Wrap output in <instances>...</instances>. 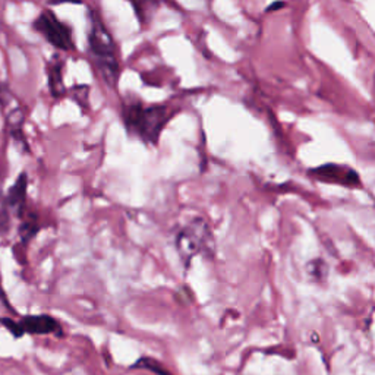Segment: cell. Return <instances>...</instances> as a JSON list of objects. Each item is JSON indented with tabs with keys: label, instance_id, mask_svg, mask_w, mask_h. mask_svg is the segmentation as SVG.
<instances>
[{
	"label": "cell",
	"instance_id": "obj_1",
	"mask_svg": "<svg viewBox=\"0 0 375 375\" xmlns=\"http://www.w3.org/2000/svg\"><path fill=\"white\" fill-rule=\"evenodd\" d=\"M123 123L129 134L135 135L142 142L156 145L166 123L171 119V110L166 106H144L134 99L126 102L122 109Z\"/></svg>",
	"mask_w": 375,
	"mask_h": 375
},
{
	"label": "cell",
	"instance_id": "obj_2",
	"mask_svg": "<svg viewBox=\"0 0 375 375\" xmlns=\"http://www.w3.org/2000/svg\"><path fill=\"white\" fill-rule=\"evenodd\" d=\"M90 50L97 62L102 77L109 87H116L119 78V63L116 56V46L110 32L104 27L96 12L90 13Z\"/></svg>",
	"mask_w": 375,
	"mask_h": 375
},
{
	"label": "cell",
	"instance_id": "obj_3",
	"mask_svg": "<svg viewBox=\"0 0 375 375\" xmlns=\"http://www.w3.org/2000/svg\"><path fill=\"white\" fill-rule=\"evenodd\" d=\"M176 247L186 267L190 266L192 257L198 254H207L211 257L216 250L213 233L209 224L202 219L192 220L179 232L176 238Z\"/></svg>",
	"mask_w": 375,
	"mask_h": 375
},
{
	"label": "cell",
	"instance_id": "obj_4",
	"mask_svg": "<svg viewBox=\"0 0 375 375\" xmlns=\"http://www.w3.org/2000/svg\"><path fill=\"white\" fill-rule=\"evenodd\" d=\"M34 30L40 32L44 39L61 50H72L73 40L70 28L59 21V18L50 11H44L34 21Z\"/></svg>",
	"mask_w": 375,
	"mask_h": 375
},
{
	"label": "cell",
	"instance_id": "obj_5",
	"mask_svg": "<svg viewBox=\"0 0 375 375\" xmlns=\"http://www.w3.org/2000/svg\"><path fill=\"white\" fill-rule=\"evenodd\" d=\"M2 326H5L15 337H23L25 333L30 334H54L62 337L63 330L61 324L50 315H30L23 318L21 321H12L9 318L0 320Z\"/></svg>",
	"mask_w": 375,
	"mask_h": 375
},
{
	"label": "cell",
	"instance_id": "obj_6",
	"mask_svg": "<svg viewBox=\"0 0 375 375\" xmlns=\"http://www.w3.org/2000/svg\"><path fill=\"white\" fill-rule=\"evenodd\" d=\"M311 175H314L316 179L328 183H339L348 188L359 186L361 179L359 175L356 173L353 168L340 166V164H324L320 167H315L311 171Z\"/></svg>",
	"mask_w": 375,
	"mask_h": 375
},
{
	"label": "cell",
	"instance_id": "obj_7",
	"mask_svg": "<svg viewBox=\"0 0 375 375\" xmlns=\"http://www.w3.org/2000/svg\"><path fill=\"white\" fill-rule=\"evenodd\" d=\"M27 188H28L27 175L21 173V176L16 179L15 185L11 188L9 192L6 194V202L9 205V209H13L20 217H23L24 209H25Z\"/></svg>",
	"mask_w": 375,
	"mask_h": 375
},
{
	"label": "cell",
	"instance_id": "obj_8",
	"mask_svg": "<svg viewBox=\"0 0 375 375\" xmlns=\"http://www.w3.org/2000/svg\"><path fill=\"white\" fill-rule=\"evenodd\" d=\"M142 25L149 24L160 6V0H129Z\"/></svg>",
	"mask_w": 375,
	"mask_h": 375
},
{
	"label": "cell",
	"instance_id": "obj_9",
	"mask_svg": "<svg viewBox=\"0 0 375 375\" xmlns=\"http://www.w3.org/2000/svg\"><path fill=\"white\" fill-rule=\"evenodd\" d=\"M49 88L53 97H62L65 94L63 77H62V63L58 61H53L49 66Z\"/></svg>",
	"mask_w": 375,
	"mask_h": 375
},
{
	"label": "cell",
	"instance_id": "obj_10",
	"mask_svg": "<svg viewBox=\"0 0 375 375\" xmlns=\"http://www.w3.org/2000/svg\"><path fill=\"white\" fill-rule=\"evenodd\" d=\"M39 230H40V224H39V221H37V217L31 216L21 226V230H20L21 239L24 242H28L30 239H32L35 236V233Z\"/></svg>",
	"mask_w": 375,
	"mask_h": 375
},
{
	"label": "cell",
	"instance_id": "obj_11",
	"mask_svg": "<svg viewBox=\"0 0 375 375\" xmlns=\"http://www.w3.org/2000/svg\"><path fill=\"white\" fill-rule=\"evenodd\" d=\"M307 271L314 276L315 278H324L326 274H327V266H326V262L323 259H314L311 261L308 267H307Z\"/></svg>",
	"mask_w": 375,
	"mask_h": 375
},
{
	"label": "cell",
	"instance_id": "obj_12",
	"mask_svg": "<svg viewBox=\"0 0 375 375\" xmlns=\"http://www.w3.org/2000/svg\"><path fill=\"white\" fill-rule=\"evenodd\" d=\"M135 367H144L145 369H149V371H153V372H156V374H159V375H171V374H166L163 369V367L160 365V364H157V362H154V361H152V359H148V358H142V359H140L137 364H135Z\"/></svg>",
	"mask_w": 375,
	"mask_h": 375
},
{
	"label": "cell",
	"instance_id": "obj_13",
	"mask_svg": "<svg viewBox=\"0 0 375 375\" xmlns=\"http://www.w3.org/2000/svg\"><path fill=\"white\" fill-rule=\"evenodd\" d=\"M12 100V92L9 91L8 84L0 81V106H6Z\"/></svg>",
	"mask_w": 375,
	"mask_h": 375
},
{
	"label": "cell",
	"instance_id": "obj_14",
	"mask_svg": "<svg viewBox=\"0 0 375 375\" xmlns=\"http://www.w3.org/2000/svg\"><path fill=\"white\" fill-rule=\"evenodd\" d=\"M283 6H285L283 2H276V4H273L271 6H269L267 11H269V12H274L276 9H280V8H283Z\"/></svg>",
	"mask_w": 375,
	"mask_h": 375
}]
</instances>
